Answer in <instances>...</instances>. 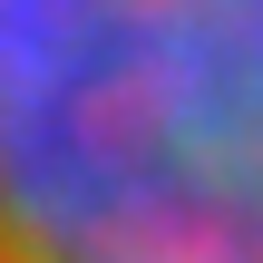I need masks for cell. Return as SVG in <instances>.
Segmentation results:
<instances>
[{"instance_id":"cell-1","label":"cell","mask_w":263,"mask_h":263,"mask_svg":"<svg viewBox=\"0 0 263 263\" xmlns=\"http://www.w3.org/2000/svg\"><path fill=\"white\" fill-rule=\"evenodd\" d=\"M0 263H263V0H0Z\"/></svg>"}]
</instances>
